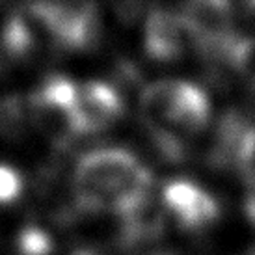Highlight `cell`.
<instances>
[{
	"instance_id": "8",
	"label": "cell",
	"mask_w": 255,
	"mask_h": 255,
	"mask_svg": "<svg viewBox=\"0 0 255 255\" xmlns=\"http://www.w3.org/2000/svg\"><path fill=\"white\" fill-rule=\"evenodd\" d=\"M28 123H32L28 99L19 95H7L0 99V134L7 140H19L24 136Z\"/></svg>"
},
{
	"instance_id": "7",
	"label": "cell",
	"mask_w": 255,
	"mask_h": 255,
	"mask_svg": "<svg viewBox=\"0 0 255 255\" xmlns=\"http://www.w3.org/2000/svg\"><path fill=\"white\" fill-rule=\"evenodd\" d=\"M120 218V244L121 248L130 250L147 242L160 239L166 229V209L156 203L151 194L143 196L136 203L125 209Z\"/></svg>"
},
{
	"instance_id": "3",
	"label": "cell",
	"mask_w": 255,
	"mask_h": 255,
	"mask_svg": "<svg viewBox=\"0 0 255 255\" xmlns=\"http://www.w3.org/2000/svg\"><path fill=\"white\" fill-rule=\"evenodd\" d=\"M192 45L209 60H224L235 45V7L224 0L190 2L179 11Z\"/></svg>"
},
{
	"instance_id": "10",
	"label": "cell",
	"mask_w": 255,
	"mask_h": 255,
	"mask_svg": "<svg viewBox=\"0 0 255 255\" xmlns=\"http://www.w3.org/2000/svg\"><path fill=\"white\" fill-rule=\"evenodd\" d=\"M15 248L19 255H50L54 244L47 231H43L36 226H26L17 235Z\"/></svg>"
},
{
	"instance_id": "4",
	"label": "cell",
	"mask_w": 255,
	"mask_h": 255,
	"mask_svg": "<svg viewBox=\"0 0 255 255\" xmlns=\"http://www.w3.org/2000/svg\"><path fill=\"white\" fill-rule=\"evenodd\" d=\"M162 205L179 226L188 231H201L220 216L218 201L198 184L173 181L164 188Z\"/></svg>"
},
{
	"instance_id": "9",
	"label": "cell",
	"mask_w": 255,
	"mask_h": 255,
	"mask_svg": "<svg viewBox=\"0 0 255 255\" xmlns=\"http://www.w3.org/2000/svg\"><path fill=\"white\" fill-rule=\"evenodd\" d=\"M226 64L231 65L255 92V37L235 41L227 52Z\"/></svg>"
},
{
	"instance_id": "2",
	"label": "cell",
	"mask_w": 255,
	"mask_h": 255,
	"mask_svg": "<svg viewBox=\"0 0 255 255\" xmlns=\"http://www.w3.org/2000/svg\"><path fill=\"white\" fill-rule=\"evenodd\" d=\"M140 114L145 127L183 134H198L209 125L211 101L196 84L183 80H158L143 88Z\"/></svg>"
},
{
	"instance_id": "11",
	"label": "cell",
	"mask_w": 255,
	"mask_h": 255,
	"mask_svg": "<svg viewBox=\"0 0 255 255\" xmlns=\"http://www.w3.org/2000/svg\"><path fill=\"white\" fill-rule=\"evenodd\" d=\"M235 170L242 175L250 190H255V125H252L242 138Z\"/></svg>"
},
{
	"instance_id": "5",
	"label": "cell",
	"mask_w": 255,
	"mask_h": 255,
	"mask_svg": "<svg viewBox=\"0 0 255 255\" xmlns=\"http://www.w3.org/2000/svg\"><path fill=\"white\" fill-rule=\"evenodd\" d=\"M125 110V103L116 86L88 82L78 88V123L82 136L101 134L112 127Z\"/></svg>"
},
{
	"instance_id": "6",
	"label": "cell",
	"mask_w": 255,
	"mask_h": 255,
	"mask_svg": "<svg viewBox=\"0 0 255 255\" xmlns=\"http://www.w3.org/2000/svg\"><path fill=\"white\" fill-rule=\"evenodd\" d=\"M190 41L188 30L179 11L153 9L145 21L143 47L149 60L173 62L184 52Z\"/></svg>"
},
{
	"instance_id": "1",
	"label": "cell",
	"mask_w": 255,
	"mask_h": 255,
	"mask_svg": "<svg viewBox=\"0 0 255 255\" xmlns=\"http://www.w3.org/2000/svg\"><path fill=\"white\" fill-rule=\"evenodd\" d=\"M151 171L127 149H93L80 156L73 194L80 213L121 214L149 194Z\"/></svg>"
},
{
	"instance_id": "12",
	"label": "cell",
	"mask_w": 255,
	"mask_h": 255,
	"mask_svg": "<svg viewBox=\"0 0 255 255\" xmlns=\"http://www.w3.org/2000/svg\"><path fill=\"white\" fill-rule=\"evenodd\" d=\"M114 9H116V17H118L120 21L130 24V22H134L136 19L140 17V13H142V9H143V4H134V2H121V4H116V6H114Z\"/></svg>"
}]
</instances>
